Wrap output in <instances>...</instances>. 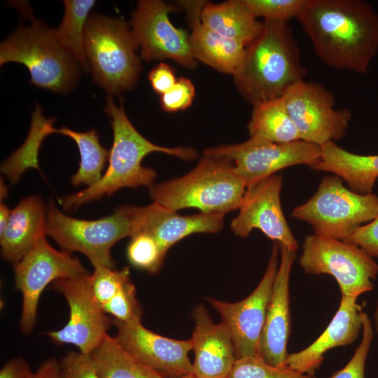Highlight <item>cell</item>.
I'll return each instance as SVG.
<instances>
[{
    "instance_id": "6da1fadb",
    "label": "cell",
    "mask_w": 378,
    "mask_h": 378,
    "mask_svg": "<svg viewBox=\"0 0 378 378\" xmlns=\"http://www.w3.org/2000/svg\"><path fill=\"white\" fill-rule=\"evenodd\" d=\"M326 65L365 74L378 53V13L363 0H305L295 18Z\"/></svg>"
},
{
    "instance_id": "7a4b0ae2",
    "label": "cell",
    "mask_w": 378,
    "mask_h": 378,
    "mask_svg": "<svg viewBox=\"0 0 378 378\" xmlns=\"http://www.w3.org/2000/svg\"><path fill=\"white\" fill-rule=\"evenodd\" d=\"M106 112L110 118L113 139L108 166L94 185L59 199L64 210L71 211L85 203L110 196L124 188H148L154 184L156 172L144 167L143 159L150 153L161 152L190 160L197 156L192 148H168L155 145L143 136L128 119L123 106L115 104L112 97L106 99Z\"/></svg>"
},
{
    "instance_id": "3957f363",
    "label": "cell",
    "mask_w": 378,
    "mask_h": 378,
    "mask_svg": "<svg viewBox=\"0 0 378 378\" xmlns=\"http://www.w3.org/2000/svg\"><path fill=\"white\" fill-rule=\"evenodd\" d=\"M306 74L288 22L264 20L260 33L246 47L233 77L239 93L253 106L281 97Z\"/></svg>"
},
{
    "instance_id": "277c9868",
    "label": "cell",
    "mask_w": 378,
    "mask_h": 378,
    "mask_svg": "<svg viewBox=\"0 0 378 378\" xmlns=\"http://www.w3.org/2000/svg\"><path fill=\"white\" fill-rule=\"evenodd\" d=\"M246 186L224 157L204 155L186 175L149 187L153 202L173 211L196 208L225 214L239 209Z\"/></svg>"
},
{
    "instance_id": "5b68a950",
    "label": "cell",
    "mask_w": 378,
    "mask_h": 378,
    "mask_svg": "<svg viewBox=\"0 0 378 378\" xmlns=\"http://www.w3.org/2000/svg\"><path fill=\"white\" fill-rule=\"evenodd\" d=\"M31 20V24H21L1 43L0 64H24L34 85L66 93L78 80V63L57 41L53 30L34 18Z\"/></svg>"
},
{
    "instance_id": "8992f818",
    "label": "cell",
    "mask_w": 378,
    "mask_h": 378,
    "mask_svg": "<svg viewBox=\"0 0 378 378\" xmlns=\"http://www.w3.org/2000/svg\"><path fill=\"white\" fill-rule=\"evenodd\" d=\"M84 50L94 81L109 94L132 89L141 71L132 29L123 20L90 14L84 31Z\"/></svg>"
},
{
    "instance_id": "52a82bcc",
    "label": "cell",
    "mask_w": 378,
    "mask_h": 378,
    "mask_svg": "<svg viewBox=\"0 0 378 378\" xmlns=\"http://www.w3.org/2000/svg\"><path fill=\"white\" fill-rule=\"evenodd\" d=\"M142 206L124 205L112 214L97 220H83L60 211L52 200L47 206L46 234L62 251L85 255L94 267L113 268L111 249L119 240L132 237Z\"/></svg>"
},
{
    "instance_id": "ba28073f",
    "label": "cell",
    "mask_w": 378,
    "mask_h": 378,
    "mask_svg": "<svg viewBox=\"0 0 378 378\" xmlns=\"http://www.w3.org/2000/svg\"><path fill=\"white\" fill-rule=\"evenodd\" d=\"M343 181L335 174L324 176L316 192L291 216L309 223L314 234L346 241L378 215V196L355 192Z\"/></svg>"
},
{
    "instance_id": "9c48e42d",
    "label": "cell",
    "mask_w": 378,
    "mask_h": 378,
    "mask_svg": "<svg viewBox=\"0 0 378 378\" xmlns=\"http://www.w3.org/2000/svg\"><path fill=\"white\" fill-rule=\"evenodd\" d=\"M298 261L307 274L331 275L342 296L358 298L372 290L378 274V264L358 246L314 234L305 237Z\"/></svg>"
},
{
    "instance_id": "30bf717a",
    "label": "cell",
    "mask_w": 378,
    "mask_h": 378,
    "mask_svg": "<svg viewBox=\"0 0 378 378\" xmlns=\"http://www.w3.org/2000/svg\"><path fill=\"white\" fill-rule=\"evenodd\" d=\"M13 270L15 286L22 295L20 327L25 334H29L35 326L39 298L49 284L89 274L78 258L54 248L46 235L13 264Z\"/></svg>"
},
{
    "instance_id": "8fae6325",
    "label": "cell",
    "mask_w": 378,
    "mask_h": 378,
    "mask_svg": "<svg viewBox=\"0 0 378 378\" xmlns=\"http://www.w3.org/2000/svg\"><path fill=\"white\" fill-rule=\"evenodd\" d=\"M321 152V146L302 140L277 144L250 137L239 144L207 148L203 153L230 160L235 174L248 187L288 167H312L319 160Z\"/></svg>"
},
{
    "instance_id": "7c38bea8",
    "label": "cell",
    "mask_w": 378,
    "mask_h": 378,
    "mask_svg": "<svg viewBox=\"0 0 378 378\" xmlns=\"http://www.w3.org/2000/svg\"><path fill=\"white\" fill-rule=\"evenodd\" d=\"M281 97L301 140L321 146L345 135L351 113L335 109L333 94L321 84L299 80Z\"/></svg>"
},
{
    "instance_id": "4fadbf2b",
    "label": "cell",
    "mask_w": 378,
    "mask_h": 378,
    "mask_svg": "<svg viewBox=\"0 0 378 378\" xmlns=\"http://www.w3.org/2000/svg\"><path fill=\"white\" fill-rule=\"evenodd\" d=\"M279 246L274 241L265 272L253 291L244 300L226 302L214 298L208 301L228 328L236 359L259 357V345L267 309L278 268Z\"/></svg>"
},
{
    "instance_id": "5bb4252c",
    "label": "cell",
    "mask_w": 378,
    "mask_h": 378,
    "mask_svg": "<svg viewBox=\"0 0 378 378\" xmlns=\"http://www.w3.org/2000/svg\"><path fill=\"white\" fill-rule=\"evenodd\" d=\"M52 288L65 298L69 318L61 329L48 332V336L57 344H71L89 355L108 335L111 324L93 293L90 274L57 280Z\"/></svg>"
},
{
    "instance_id": "9a60e30c",
    "label": "cell",
    "mask_w": 378,
    "mask_h": 378,
    "mask_svg": "<svg viewBox=\"0 0 378 378\" xmlns=\"http://www.w3.org/2000/svg\"><path fill=\"white\" fill-rule=\"evenodd\" d=\"M176 10L160 0L139 1L132 17V31L145 60L170 59L192 69L197 63L189 34L175 27L169 18V13Z\"/></svg>"
},
{
    "instance_id": "2e32d148",
    "label": "cell",
    "mask_w": 378,
    "mask_h": 378,
    "mask_svg": "<svg viewBox=\"0 0 378 378\" xmlns=\"http://www.w3.org/2000/svg\"><path fill=\"white\" fill-rule=\"evenodd\" d=\"M281 175L274 174L246 187L238 215L231 228L239 237H247L253 229L296 252L298 243L284 214L281 204Z\"/></svg>"
},
{
    "instance_id": "e0dca14e",
    "label": "cell",
    "mask_w": 378,
    "mask_h": 378,
    "mask_svg": "<svg viewBox=\"0 0 378 378\" xmlns=\"http://www.w3.org/2000/svg\"><path fill=\"white\" fill-rule=\"evenodd\" d=\"M116 341L134 358L164 378L192 374L188 354L191 339L178 340L156 334L145 328L141 321H113Z\"/></svg>"
},
{
    "instance_id": "ac0fdd59",
    "label": "cell",
    "mask_w": 378,
    "mask_h": 378,
    "mask_svg": "<svg viewBox=\"0 0 378 378\" xmlns=\"http://www.w3.org/2000/svg\"><path fill=\"white\" fill-rule=\"evenodd\" d=\"M279 246V265L267 309L258 356L271 365L284 367L287 365V343L291 331L289 281L295 252Z\"/></svg>"
},
{
    "instance_id": "d6986e66",
    "label": "cell",
    "mask_w": 378,
    "mask_h": 378,
    "mask_svg": "<svg viewBox=\"0 0 378 378\" xmlns=\"http://www.w3.org/2000/svg\"><path fill=\"white\" fill-rule=\"evenodd\" d=\"M192 317V374L197 378H227L237 360L227 327L222 322L214 323L202 304L194 309Z\"/></svg>"
},
{
    "instance_id": "ffe728a7",
    "label": "cell",
    "mask_w": 378,
    "mask_h": 378,
    "mask_svg": "<svg viewBox=\"0 0 378 378\" xmlns=\"http://www.w3.org/2000/svg\"><path fill=\"white\" fill-rule=\"evenodd\" d=\"M357 299L342 296L337 311L324 331L305 349L288 354L286 365L302 373L314 374L328 350L354 342L363 328V310Z\"/></svg>"
},
{
    "instance_id": "44dd1931",
    "label": "cell",
    "mask_w": 378,
    "mask_h": 378,
    "mask_svg": "<svg viewBox=\"0 0 378 378\" xmlns=\"http://www.w3.org/2000/svg\"><path fill=\"white\" fill-rule=\"evenodd\" d=\"M224 215L201 212L181 216L153 202L142 206L134 235L145 233L152 236L166 254L170 247L190 234L219 232L223 226Z\"/></svg>"
},
{
    "instance_id": "7402d4cb",
    "label": "cell",
    "mask_w": 378,
    "mask_h": 378,
    "mask_svg": "<svg viewBox=\"0 0 378 378\" xmlns=\"http://www.w3.org/2000/svg\"><path fill=\"white\" fill-rule=\"evenodd\" d=\"M205 1H182L192 31L189 43L195 59L214 69L234 76L242 62L246 46L240 41L226 38L206 27L200 14Z\"/></svg>"
},
{
    "instance_id": "603a6c76",
    "label": "cell",
    "mask_w": 378,
    "mask_h": 378,
    "mask_svg": "<svg viewBox=\"0 0 378 378\" xmlns=\"http://www.w3.org/2000/svg\"><path fill=\"white\" fill-rule=\"evenodd\" d=\"M46 211L36 195L22 199L11 210L8 225L0 235L1 258L13 264L20 261L46 234Z\"/></svg>"
},
{
    "instance_id": "cb8c5ba5",
    "label": "cell",
    "mask_w": 378,
    "mask_h": 378,
    "mask_svg": "<svg viewBox=\"0 0 378 378\" xmlns=\"http://www.w3.org/2000/svg\"><path fill=\"white\" fill-rule=\"evenodd\" d=\"M321 157L312 169L332 173L359 194L372 193L378 178V155H359L339 146L335 141L321 146Z\"/></svg>"
},
{
    "instance_id": "d4e9b609",
    "label": "cell",
    "mask_w": 378,
    "mask_h": 378,
    "mask_svg": "<svg viewBox=\"0 0 378 378\" xmlns=\"http://www.w3.org/2000/svg\"><path fill=\"white\" fill-rule=\"evenodd\" d=\"M202 22L220 35L244 43L246 47L260 33L261 22L252 14L243 0L220 4L206 2L200 14Z\"/></svg>"
},
{
    "instance_id": "484cf974",
    "label": "cell",
    "mask_w": 378,
    "mask_h": 378,
    "mask_svg": "<svg viewBox=\"0 0 378 378\" xmlns=\"http://www.w3.org/2000/svg\"><path fill=\"white\" fill-rule=\"evenodd\" d=\"M88 356L101 378H164L134 358L108 334Z\"/></svg>"
},
{
    "instance_id": "4316f807",
    "label": "cell",
    "mask_w": 378,
    "mask_h": 378,
    "mask_svg": "<svg viewBox=\"0 0 378 378\" xmlns=\"http://www.w3.org/2000/svg\"><path fill=\"white\" fill-rule=\"evenodd\" d=\"M253 107L248 125L250 137L277 144L301 140L282 97L260 103Z\"/></svg>"
},
{
    "instance_id": "83f0119b",
    "label": "cell",
    "mask_w": 378,
    "mask_h": 378,
    "mask_svg": "<svg viewBox=\"0 0 378 378\" xmlns=\"http://www.w3.org/2000/svg\"><path fill=\"white\" fill-rule=\"evenodd\" d=\"M55 132L70 137L78 148L80 161L77 172L71 178V184L88 187L96 184L103 176L102 170L110 153L100 144L97 131L90 130L80 132L62 127L59 130L55 129Z\"/></svg>"
},
{
    "instance_id": "f1b7e54d",
    "label": "cell",
    "mask_w": 378,
    "mask_h": 378,
    "mask_svg": "<svg viewBox=\"0 0 378 378\" xmlns=\"http://www.w3.org/2000/svg\"><path fill=\"white\" fill-rule=\"evenodd\" d=\"M95 3L94 0L64 1V18L58 28L53 30L57 41L85 71H89L90 68L84 50V31L89 13Z\"/></svg>"
},
{
    "instance_id": "f546056e",
    "label": "cell",
    "mask_w": 378,
    "mask_h": 378,
    "mask_svg": "<svg viewBox=\"0 0 378 378\" xmlns=\"http://www.w3.org/2000/svg\"><path fill=\"white\" fill-rule=\"evenodd\" d=\"M165 255L158 241L145 233L132 236L127 248L130 262L150 273H155L160 270Z\"/></svg>"
},
{
    "instance_id": "4dcf8cb0",
    "label": "cell",
    "mask_w": 378,
    "mask_h": 378,
    "mask_svg": "<svg viewBox=\"0 0 378 378\" xmlns=\"http://www.w3.org/2000/svg\"><path fill=\"white\" fill-rule=\"evenodd\" d=\"M227 378H315L314 374L302 373L290 368L275 367L260 357L236 360Z\"/></svg>"
},
{
    "instance_id": "1f68e13d",
    "label": "cell",
    "mask_w": 378,
    "mask_h": 378,
    "mask_svg": "<svg viewBox=\"0 0 378 378\" xmlns=\"http://www.w3.org/2000/svg\"><path fill=\"white\" fill-rule=\"evenodd\" d=\"M129 275L127 267L121 270L104 266L94 267L90 274L91 286L102 307L130 281Z\"/></svg>"
},
{
    "instance_id": "d6a6232c",
    "label": "cell",
    "mask_w": 378,
    "mask_h": 378,
    "mask_svg": "<svg viewBox=\"0 0 378 378\" xmlns=\"http://www.w3.org/2000/svg\"><path fill=\"white\" fill-rule=\"evenodd\" d=\"M257 18L265 20L287 22L296 18L305 0H243Z\"/></svg>"
},
{
    "instance_id": "836d02e7",
    "label": "cell",
    "mask_w": 378,
    "mask_h": 378,
    "mask_svg": "<svg viewBox=\"0 0 378 378\" xmlns=\"http://www.w3.org/2000/svg\"><path fill=\"white\" fill-rule=\"evenodd\" d=\"M102 308L106 314H110L117 321H136L141 318V309L136 298L135 287L131 281Z\"/></svg>"
},
{
    "instance_id": "e575fe53",
    "label": "cell",
    "mask_w": 378,
    "mask_h": 378,
    "mask_svg": "<svg viewBox=\"0 0 378 378\" xmlns=\"http://www.w3.org/2000/svg\"><path fill=\"white\" fill-rule=\"evenodd\" d=\"M363 334L360 343L346 365L330 378H365V366L373 339L374 330L366 312L362 313Z\"/></svg>"
},
{
    "instance_id": "d590c367",
    "label": "cell",
    "mask_w": 378,
    "mask_h": 378,
    "mask_svg": "<svg viewBox=\"0 0 378 378\" xmlns=\"http://www.w3.org/2000/svg\"><path fill=\"white\" fill-rule=\"evenodd\" d=\"M195 94V87L191 80L179 78L169 91L161 95L160 106L167 112L185 110L191 105Z\"/></svg>"
},
{
    "instance_id": "8d00e7d4",
    "label": "cell",
    "mask_w": 378,
    "mask_h": 378,
    "mask_svg": "<svg viewBox=\"0 0 378 378\" xmlns=\"http://www.w3.org/2000/svg\"><path fill=\"white\" fill-rule=\"evenodd\" d=\"M59 378H101L88 355L70 351L58 362Z\"/></svg>"
},
{
    "instance_id": "74e56055",
    "label": "cell",
    "mask_w": 378,
    "mask_h": 378,
    "mask_svg": "<svg viewBox=\"0 0 378 378\" xmlns=\"http://www.w3.org/2000/svg\"><path fill=\"white\" fill-rule=\"evenodd\" d=\"M346 241L358 246L371 257H378V215L358 227Z\"/></svg>"
},
{
    "instance_id": "f35d334b",
    "label": "cell",
    "mask_w": 378,
    "mask_h": 378,
    "mask_svg": "<svg viewBox=\"0 0 378 378\" xmlns=\"http://www.w3.org/2000/svg\"><path fill=\"white\" fill-rule=\"evenodd\" d=\"M148 78L153 90L160 95L169 91L177 80L174 69L163 62L154 66L149 72Z\"/></svg>"
},
{
    "instance_id": "ab89813d",
    "label": "cell",
    "mask_w": 378,
    "mask_h": 378,
    "mask_svg": "<svg viewBox=\"0 0 378 378\" xmlns=\"http://www.w3.org/2000/svg\"><path fill=\"white\" fill-rule=\"evenodd\" d=\"M32 372L25 360L16 358L7 362L0 371V378H32Z\"/></svg>"
},
{
    "instance_id": "60d3db41",
    "label": "cell",
    "mask_w": 378,
    "mask_h": 378,
    "mask_svg": "<svg viewBox=\"0 0 378 378\" xmlns=\"http://www.w3.org/2000/svg\"><path fill=\"white\" fill-rule=\"evenodd\" d=\"M32 378H59L58 362L55 358L44 361L34 372Z\"/></svg>"
},
{
    "instance_id": "b9f144b4",
    "label": "cell",
    "mask_w": 378,
    "mask_h": 378,
    "mask_svg": "<svg viewBox=\"0 0 378 378\" xmlns=\"http://www.w3.org/2000/svg\"><path fill=\"white\" fill-rule=\"evenodd\" d=\"M11 210L4 204L0 205V235L5 230L10 216Z\"/></svg>"
},
{
    "instance_id": "7bdbcfd3",
    "label": "cell",
    "mask_w": 378,
    "mask_h": 378,
    "mask_svg": "<svg viewBox=\"0 0 378 378\" xmlns=\"http://www.w3.org/2000/svg\"><path fill=\"white\" fill-rule=\"evenodd\" d=\"M1 200L4 199L8 195V188L4 183V180L2 181V178H1Z\"/></svg>"
},
{
    "instance_id": "ee69618b",
    "label": "cell",
    "mask_w": 378,
    "mask_h": 378,
    "mask_svg": "<svg viewBox=\"0 0 378 378\" xmlns=\"http://www.w3.org/2000/svg\"><path fill=\"white\" fill-rule=\"evenodd\" d=\"M373 318L374 321V327L377 332L378 333V300L377 302L375 309L373 313Z\"/></svg>"
},
{
    "instance_id": "f6af8a7d",
    "label": "cell",
    "mask_w": 378,
    "mask_h": 378,
    "mask_svg": "<svg viewBox=\"0 0 378 378\" xmlns=\"http://www.w3.org/2000/svg\"><path fill=\"white\" fill-rule=\"evenodd\" d=\"M174 378H197V377L193 374H190L185 375L183 377H174Z\"/></svg>"
}]
</instances>
